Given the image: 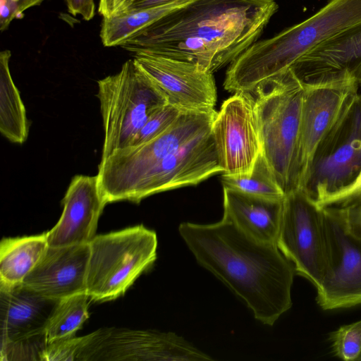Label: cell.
Masks as SVG:
<instances>
[{
	"mask_svg": "<svg viewBox=\"0 0 361 361\" xmlns=\"http://www.w3.org/2000/svg\"><path fill=\"white\" fill-rule=\"evenodd\" d=\"M133 60L160 90L168 104L182 111L213 109L217 99L213 73L198 65L172 58L133 54Z\"/></svg>",
	"mask_w": 361,
	"mask_h": 361,
	"instance_id": "obj_14",
	"label": "cell"
},
{
	"mask_svg": "<svg viewBox=\"0 0 361 361\" xmlns=\"http://www.w3.org/2000/svg\"><path fill=\"white\" fill-rule=\"evenodd\" d=\"M223 191V218L255 240L276 244L283 199H268L226 188Z\"/></svg>",
	"mask_w": 361,
	"mask_h": 361,
	"instance_id": "obj_20",
	"label": "cell"
},
{
	"mask_svg": "<svg viewBox=\"0 0 361 361\" xmlns=\"http://www.w3.org/2000/svg\"><path fill=\"white\" fill-rule=\"evenodd\" d=\"M359 87L353 84L305 87L298 149L299 189L305 183L319 143Z\"/></svg>",
	"mask_w": 361,
	"mask_h": 361,
	"instance_id": "obj_17",
	"label": "cell"
},
{
	"mask_svg": "<svg viewBox=\"0 0 361 361\" xmlns=\"http://www.w3.org/2000/svg\"><path fill=\"white\" fill-rule=\"evenodd\" d=\"M224 173L211 130L171 152L150 169L130 190L125 200L140 202L152 195L195 185Z\"/></svg>",
	"mask_w": 361,
	"mask_h": 361,
	"instance_id": "obj_13",
	"label": "cell"
},
{
	"mask_svg": "<svg viewBox=\"0 0 361 361\" xmlns=\"http://www.w3.org/2000/svg\"></svg>",
	"mask_w": 361,
	"mask_h": 361,
	"instance_id": "obj_37",
	"label": "cell"
},
{
	"mask_svg": "<svg viewBox=\"0 0 361 361\" xmlns=\"http://www.w3.org/2000/svg\"><path fill=\"white\" fill-rule=\"evenodd\" d=\"M11 52L0 53V132L10 142L23 144L27 138L29 123L25 108L10 71Z\"/></svg>",
	"mask_w": 361,
	"mask_h": 361,
	"instance_id": "obj_23",
	"label": "cell"
},
{
	"mask_svg": "<svg viewBox=\"0 0 361 361\" xmlns=\"http://www.w3.org/2000/svg\"><path fill=\"white\" fill-rule=\"evenodd\" d=\"M223 188L233 189L254 196L281 200L285 193L276 180L263 153L255 162L252 172L249 175L222 174Z\"/></svg>",
	"mask_w": 361,
	"mask_h": 361,
	"instance_id": "obj_25",
	"label": "cell"
},
{
	"mask_svg": "<svg viewBox=\"0 0 361 361\" xmlns=\"http://www.w3.org/2000/svg\"><path fill=\"white\" fill-rule=\"evenodd\" d=\"M90 243L48 246L22 284L39 295L59 300L86 292Z\"/></svg>",
	"mask_w": 361,
	"mask_h": 361,
	"instance_id": "obj_19",
	"label": "cell"
},
{
	"mask_svg": "<svg viewBox=\"0 0 361 361\" xmlns=\"http://www.w3.org/2000/svg\"><path fill=\"white\" fill-rule=\"evenodd\" d=\"M289 69L305 87H361V21L321 43Z\"/></svg>",
	"mask_w": 361,
	"mask_h": 361,
	"instance_id": "obj_15",
	"label": "cell"
},
{
	"mask_svg": "<svg viewBox=\"0 0 361 361\" xmlns=\"http://www.w3.org/2000/svg\"><path fill=\"white\" fill-rule=\"evenodd\" d=\"M135 0H99L98 12L102 18L126 11Z\"/></svg>",
	"mask_w": 361,
	"mask_h": 361,
	"instance_id": "obj_31",
	"label": "cell"
},
{
	"mask_svg": "<svg viewBox=\"0 0 361 361\" xmlns=\"http://www.w3.org/2000/svg\"><path fill=\"white\" fill-rule=\"evenodd\" d=\"M181 112L169 104L161 106L148 118L128 146L137 145L158 136L176 121Z\"/></svg>",
	"mask_w": 361,
	"mask_h": 361,
	"instance_id": "obj_27",
	"label": "cell"
},
{
	"mask_svg": "<svg viewBox=\"0 0 361 361\" xmlns=\"http://www.w3.org/2000/svg\"><path fill=\"white\" fill-rule=\"evenodd\" d=\"M47 247V232L4 238L0 245V287L21 284Z\"/></svg>",
	"mask_w": 361,
	"mask_h": 361,
	"instance_id": "obj_22",
	"label": "cell"
},
{
	"mask_svg": "<svg viewBox=\"0 0 361 361\" xmlns=\"http://www.w3.org/2000/svg\"><path fill=\"white\" fill-rule=\"evenodd\" d=\"M178 231L197 262L240 298L257 320L272 326L291 307L295 272L276 244L255 240L224 218L211 224L184 222Z\"/></svg>",
	"mask_w": 361,
	"mask_h": 361,
	"instance_id": "obj_2",
	"label": "cell"
},
{
	"mask_svg": "<svg viewBox=\"0 0 361 361\" xmlns=\"http://www.w3.org/2000/svg\"><path fill=\"white\" fill-rule=\"evenodd\" d=\"M212 358L171 332L100 329L83 336L75 360H211Z\"/></svg>",
	"mask_w": 361,
	"mask_h": 361,
	"instance_id": "obj_11",
	"label": "cell"
},
{
	"mask_svg": "<svg viewBox=\"0 0 361 361\" xmlns=\"http://www.w3.org/2000/svg\"><path fill=\"white\" fill-rule=\"evenodd\" d=\"M97 84L104 132L103 159L127 147L148 118L168 102L133 59Z\"/></svg>",
	"mask_w": 361,
	"mask_h": 361,
	"instance_id": "obj_7",
	"label": "cell"
},
{
	"mask_svg": "<svg viewBox=\"0 0 361 361\" xmlns=\"http://www.w3.org/2000/svg\"><path fill=\"white\" fill-rule=\"evenodd\" d=\"M42 1H44V0H41Z\"/></svg>",
	"mask_w": 361,
	"mask_h": 361,
	"instance_id": "obj_36",
	"label": "cell"
},
{
	"mask_svg": "<svg viewBox=\"0 0 361 361\" xmlns=\"http://www.w3.org/2000/svg\"><path fill=\"white\" fill-rule=\"evenodd\" d=\"M157 236L143 225L97 235L90 243L86 293L105 302L123 295L157 259Z\"/></svg>",
	"mask_w": 361,
	"mask_h": 361,
	"instance_id": "obj_5",
	"label": "cell"
},
{
	"mask_svg": "<svg viewBox=\"0 0 361 361\" xmlns=\"http://www.w3.org/2000/svg\"><path fill=\"white\" fill-rule=\"evenodd\" d=\"M360 21L361 0H329L307 19L250 45L228 65L224 87L233 93L252 92L286 72L321 43Z\"/></svg>",
	"mask_w": 361,
	"mask_h": 361,
	"instance_id": "obj_3",
	"label": "cell"
},
{
	"mask_svg": "<svg viewBox=\"0 0 361 361\" xmlns=\"http://www.w3.org/2000/svg\"><path fill=\"white\" fill-rule=\"evenodd\" d=\"M361 171V92L347 101L319 143L302 188L317 203L345 188Z\"/></svg>",
	"mask_w": 361,
	"mask_h": 361,
	"instance_id": "obj_8",
	"label": "cell"
},
{
	"mask_svg": "<svg viewBox=\"0 0 361 361\" xmlns=\"http://www.w3.org/2000/svg\"><path fill=\"white\" fill-rule=\"evenodd\" d=\"M175 1L177 0H135L127 9L145 8L165 4Z\"/></svg>",
	"mask_w": 361,
	"mask_h": 361,
	"instance_id": "obj_33",
	"label": "cell"
},
{
	"mask_svg": "<svg viewBox=\"0 0 361 361\" xmlns=\"http://www.w3.org/2000/svg\"><path fill=\"white\" fill-rule=\"evenodd\" d=\"M68 12L80 16L85 20H92L95 15L94 0H65Z\"/></svg>",
	"mask_w": 361,
	"mask_h": 361,
	"instance_id": "obj_30",
	"label": "cell"
},
{
	"mask_svg": "<svg viewBox=\"0 0 361 361\" xmlns=\"http://www.w3.org/2000/svg\"><path fill=\"white\" fill-rule=\"evenodd\" d=\"M82 342V336H71L56 340L45 345L39 355V360H75Z\"/></svg>",
	"mask_w": 361,
	"mask_h": 361,
	"instance_id": "obj_28",
	"label": "cell"
},
{
	"mask_svg": "<svg viewBox=\"0 0 361 361\" xmlns=\"http://www.w3.org/2000/svg\"><path fill=\"white\" fill-rule=\"evenodd\" d=\"M13 4L18 8L22 16L23 13L28 8L39 5L42 1L41 0H6Z\"/></svg>",
	"mask_w": 361,
	"mask_h": 361,
	"instance_id": "obj_34",
	"label": "cell"
},
{
	"mask_svg": "<svg viewBox=\"0 0 361 361\" xmlns=\"http://www.w3.org/2000/svg\"><path fill=\"white\" fill-rule=\"evenodd\" d=\"M329 340L335 356L345 361L359 360L361 355V320L340 326Z\"/></svg>",
	"mask_w": 361,
	"mask_h": 361,
	"instance_id": "obj_26",
	"label": "cell"
},
{
	"mask_svg": "<svg viewBox=\"0 0 361 361\" xmlns=\"http://www.w3.org/2000/svg\"><path fill=\"white\" fill-rule=\"evenodd\" d=\"M321 208L326 267L316 288L317 302L324 310L361 305V238L349 228L343 209Z\"/></svg>",
	"mask_w": 361,
	"mask_h": 361,
	"instance_id": "obj_9",
	"label": "cell"
},
{
	"mask_svg": "<svg viewBox=\"0 0 361 361\" xmlns=\"http://www.w3.org/2000/svg\"><path fill=\"white\" fill-rule=\"evenodd\" d=\"M0 299L1 360L27 356L26 349L32 348L34 341H45L44 327L58 300L44 298L22 283L0 287Z\"/></svg>",
	"mask_w": 361,
	"mask_h": 361,
	"instance_id": "obj_16",
	"label": "cell"
},
{
	"mask_svg": "<svg viewBox=\"0 0 361 361\" xmlns=\"http://www.w3.org/2000/svg\"><path fill=\"white\" fill-rule=\"evenodd\" d=\"M196 0H177L140 9H127L102 18L100 38L106 47L121 46L137 33Z\"/></svg>",
	"mask_w": 361,
	"mask_h": 361,
	"instance_id": "obj_21",
	"label": "cell"
},
{
	"mask_svg": "<svg viewBox=\"0 0 361 361\" xmlns=\"http://www.w3.org/2000/svg\"><path fill=\"white\" fill-rule=\"evenodd\" d=\"M358 361H361V355H360V358H359Z\"/></svg>",
	"mask_w": 361,
	"mask_h": 361,
	"instance_id": "obj_35",
	"label": "cell"
},
{
	"mask_svg": "<svg viewBox=\"0 0 361 361\" xmlns=\"http://www.w3.org/2000/svg\"><path fill=\"white\" fill-rule=\"evenodd\" d=\"M277 8L274 0H196L121 47L191 62L214 73L257 41Z\"/></svg>",
	"mask_w": 361,
	"mask_h": 361,
	"instance_id": "obj_1",
	"label": "cell"
},
{
	"mask_svg": "<svg viewBox=\"0 0 361 361\" xmlns=\"http://www.w3.org/2000/svg\"><path fill=\"white\" fill-rule=\"evenodd\" d=\"M276 245L293 264L295 274L317 288L326 267L322 210L300 189L283 198Z\"/></svg>",
	"mask_w": 361,
	"mask_h": 361,
	"instance_id": "obj_10",
	"label": "cell"
},
{
	"mask_svg": "<svg viewBox=\"0 0 361 361\" xmlns=\"http://www.w3.org/2000/svg\"><path fill=\"white\" fill-rule=\"evenodd\" d=\"M90 300L91 298L86 292L59 300L44 327L46 343L74 336L89 318Z\"/></svg>",
	"mask_w": 361,
	"mask_h": 361,
	"instance_id": "obj_24",
	"label": "cell"
},
{
	"mask_svg": "<svg viewBox=\"0 0 361 361\" xmlns=\"http://www.w3.org/2000/svg\"><path fill=\"white\" fill-rule=\"evenodd\" d=\"M212 134L223 174L252 172L262 145L251 92H235L222 103L213 121Z\"/></svg>",
	"mask_w": 361,
	"mask_h": 361,
	"instance_id": "obj_12",
	"label": "cell"
},
{
	"mask_svg": "<svg viewBox=\"0 0 361 361\" xmlns=\"http://www.w3.org/2000/svg\"><path fill=\"white\" fill-rule=\"evenodd\" d=\"M63 210L48 232L49 247L90 243L95 237L98 220L106 204L99 188L97 176H75L63 199Z\"/></svg>",
	"mask_w": 361,
	"mask_h": 361,
	"instance_id": "obj_18",
	"label": "cell"
},
{
	"mask_svg": "<svg viewBox=\"0 0 361 361\" xmlns=\"http://www.w3.org/2000/svg\"><path fill=\"white\" fill-rule=\"evenodd\" d=\"M304 92L290 69L250 92L263 155L285 195L299 189L298 149Z\"/></svg>",
	"mask_w": 361,
	"mask_h": 361,
	"instance_id": "obj_4",
	"label": "cell"
},
{
	"mask_svg": "<svg viewBox=\"0 0 361 361\" xmlns=\"http://www.w3.org/2000/svg\"><path fill=\"white\" fill-rule=\"evenodd\" d=\"M217 111H182L164 132L146 142L127 146L101 159L98 185L106 204L125 200L133 185L167 155L212 129Z\"/></svg>",
	"mask_w": 361,
	"mask_h": 361,
	"instance_id": "obj_6",
	"label": "cell"
},
{
	"mask_svg": "<svg viewBox=\"0 0 361 361\" xmlns=\"http://www.w3.org/2000/svg\"><path fill=\"white\" fill-rule=\"evenodd\" d=\"M361 203V171L353 183L317 203L320 207L346 208Z\"/></svg>",
	"mask_w": 361,
	"mask_h": 361,
	"instance_id": "obj_29",
	"label": "cell"
},
{
	"mask_svg": "<svg viewBox=\"0 0 361 361\" xmlns=\"http://www.w3.org/2000/svg\"><path fill=\"white\" fill-rule=\"evenodd\" d=\"M342 209L349 228L355 235L361 238V203Z\"/></svg>",
	"mask_w": 361,
	"mask_h": 361,
	"instance_id": "obj_32",
	"label": "cell"
}]
</instances>
